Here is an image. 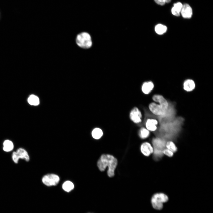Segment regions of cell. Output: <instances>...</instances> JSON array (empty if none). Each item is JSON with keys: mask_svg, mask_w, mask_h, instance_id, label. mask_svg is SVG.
I'll return each instance as SVG.
<instances>
[{"mask_svg": "<svg viewBox=\"0 0 213 213\" xmlns=\"http://www.w3.org/2000/svg\"><path fill=\"white\" fill-rule=\"evenodd\" d=\"M117 161L113 156L109 154L102 155L97 162V166L101 171H104L108 167L107 174L109 177L114 175V171L117 166Z\"/></svg>", "mask_w": 213, "mask_h": 213, "instance_id": "1", "label": "cell"}, {"mask_svg": "<svg viewBox=\"0 0 213 213\" xmlns=\"http://www.w3.org/2000/svg\"><path fill=\"white\" fill-rule=\"evenodd\" d=\"M168 196L163 193H158L154 194L151 199V203L153 208L157 210L162 209L163 204L168 201Z\"/></svg>", "mask_w": 213, "mask_h": 213, "instance_id": "2", "label": "cell"}, {"mask_svg": "<svg viewBox=\"0 0 213 213\" xmlns=\"http://www.w3.org/2000/svg\"><path fill=\"white\" fill-rule=\"evenodd\" d=\"M76 42L80 47L87 49L90 48L92 45V41L90 35L86 32L79 34L77 36Z\"/></svg>", "mask_w": 213, "mask_h": 213, "instance_id": "3", "label": "cell"}, {"mask_svg": "<svg viewBox=\"0 0 213 213\" xmlns=\"http://www.w3.org/2000/svg\"><path fill=\"white\" fill-rule=\"evenodd\" d=\"M59 180V178L57 175L54 174H49L43 177L42 181L47 186H54L58 183Z\"/></svg>", "mask_w": 213, "mask_h": 213, "instance_id": "4", "label": "cell"}, {"mask_svg": "<svg viewBox=\"0 0 213 213\" xmlns=\"http://www.w3.org/2000/svg\"><path fill=\"white\" fill-rule=\"evenodd\" d=\"M129 117L130 120L134 123L138 124L142 121L141 113L137 107H134L131 110Z\"/></svg>", "mask_w": 213, "mask_h": 213, "instance_id": "5", "label": "cell"}, {"mask_svg": "<svg viewBox=\"0 0 213 213\" xmlns=\"http://www.w3.org/2000/svg\"><path fill=\"white\" fill-rule=\"evenodd\" d=\"M150 111L154 114L157 115H163L166 112L167 110L162 108L159 104L152 102L149 105Z\"/></svg>", "mask_w": 213, "mask_h": 213, "instance_id": "6", "label": "cell"}, {"mask_svg": "<svg viewBox=\"0 0 213 213\" xmlns=\"http://www.w3.org/2000/svg\"><path fill=\"white\" fill-rule=\"evenodd\" d=\"M141 150L142 153L146 156H149L154 151V149L151 144L146 142L143 143L141 147Z\"/></svg>", "mask_w": 213, "mask_h": 213, "instance_id": "7", "label": "cell"}, {"mask_svg": "<svg viewBox=\"0 0 213 213\" xmlns=\"http://www.w3.org/2000/svg\"><path fill=\"white\" fill-rule=\"evenodd\" d=\"M180 12L184 18H190L192 15V9L189 5L185 4L183 5Z\"/></svg>", "mask_w": 213, "mask_h": 213, "instance_id": "8", "label": "cell"}, {"mask_svg": "<svg viewBox=\"0 0 213 213\" xmlns=\"http://www.w3.org/2000/svg\"><path fill=\"white\" fill-rule=\"evenodd\" d=\"M153 100L159 103V105L163 108L167 110L168 104L166 100L162 95H155L152 97Z\"/></svg>", "mask_w": 213, "mask_h": 213, "instance_id": "9", "label": "cell"}, {"mask_svg": "<svg viewBox=\"0 0 213 213\" xmlns=\"http://www.w3.org/2000/svg\"><path fill=\"white\" fill-rule=\"evenodd\" d=\"M17 156L20 159H23L26 162L30 160V157L27 151L23 148H20L16 151Z\"/></svg>", "mask_w": 213, "mask_h": 213, "instance_id": "10", "label": "cell"}, {"mask_svg": "<svg viewBox=\"0 0 213 213\" xmlns=\"http://www.w3.org/2000/svg\"><path fill=\"white\" fill-rule=\"evenodd\" d=\"M154 87V84L152 82H146L143 84L141 87V90L144 94H147L151 91Z\"/></svg>", "mask_w": 213, "mask_h": 213, "instance_id": "11", "label": "cell"}, {"mask_svg": "<svg viewBox=\"0 0 213 213\" xmlns=\"http://www.w3.org/2000/svg\"><path fill=\"white\" fill-rule=\"evenodd\" d=\"M157 121L154 119H148L146 123V128L149 131H154L157 129Z\"/></svg>", "mask_w": 213, "mask_h": 213, "instance_id": "12", "label": "cell"}, {"mask_svg": "<svg viewBox=\"0 0 213 213\" xmlns=\"http://www.w3.org/2000/svg\"><path fill=\"white\" fill-rule=\"evenodd\" d=\"M195 87L194 81L191 79H188L185 80L183 84L184 89L187 91H192Z\"/></svg>", "mask_w": 213, "mask_h": 213, "instance_id": "13", "label": "cell"}, {"mask_svg": "<svg viewBox=\"0 0 213 213\" xmlns=\"http://www.w3.org/2000/svg\"><path fill=\"white\" fill-rule=\"evenodd\" d=\"M182 6L183 4L180 2L174 4V6L172 7L171 9V12L172 14L176 16H179Z\"/></svg>", "mask_w": 213, "mask_h": 213, "instance_id": "14", "label": "cell"}, {"mask_svg": "<svg viewBox=\"0 0 213 213\" xmlns=\"http://www.w3.org/2000/svg\"><path fill=\"white\" fill-rule=\"evenodd\" d=\"M14 148L13 143L10 140H6L3 143V149L5 152H9L12 151Z\"/></svg>", "mask_w": 213, "mask_h": 213, "instance_id": "15", "label": "cell"}, {"mask_svg": "<svg viewBox=\"0 0 213 213\" xmlns=\"http://www.w3.org/2000/svg\"><path fill=\"white\" fill-rule=\"evenodd\" d=\"M167 29V27L165 25L160 24L157 25L155 28L156 32L159 35H162L165 33Z\"/></svg>", "mask_w": 213, "mask_h": 213, "instance_id": "16", "label": "cell"}, {"mask_svg": "<svg viewBox=\"0 0 213 213\" xmlns=\"http://www.w3.org/2000/svg\"><path fill=\"white\" fill-rule=\"evenodd\" d=\"M103 132L102 130L99 128H94L92 132V135L94 139H98L100 138L103 135Z\"/></svg>", "mask_w": 213, "mask_h": 213, "instance_id": "17", "label": "cell"}, {"mask_svg": "<svg viewBox=\"0 0 213 213\" xmlns=\"http://www.w3.org/2000/svg\"><path fill=\"white\" fill-rule=\"evenodd\" d=\"M62 187L64 191L67 192H69L74 188V185L71 182L69 181H67L63 183Z\"/></svg>", "mask_w": 213, "mask_h": 213, "instance_id": "18", "label": "cell"}, {"mask_svg": "<svg viewBox=\"0 0 213 213\" xmlns=\"http://www.w3.org/2000/svg\"><path fill=\"white\" fill-rule=\"evenodd\" d=\"M28 102L31 105L36 106L39 104V100L37 96L34 95H31L29 97Z\"/></svg>", "mask_w": 213, "mask_h": 213, "instance_id": "19", "label": "cell"}, {"mask_svg": "<svg viewBox=\"0 0 213 213\" xmlns=\"http://www.w3.org/2000/svg\"><path fill=\"white\" fill-rule=\"evenodd\" d=\"M149 135V131L146 128H141L139 131V136L142 138L144 139L148 137Z\"/></svg>", "mask_w": 213, "mask_h": 213, "instance_id": "20", "label": "cell"}, {"mask_svg": "<svg viewBox=\"0 0 213 213\" xmlns=\"http://www.w3.org/2000/svg\"><path fill=\"white\" fill-rule=\"evenodd\" d=\"M166 148L171 151L173 153L177 151V148L175 143L172 141H168L166 144Z\"/></svg>", "mask_w": 213, "mask_h": 213, "instance_id": "21", "label": "cell"}, {"mask_svg": "<svg viewBox=\"0 0 213 213\" xmlns=\"http://www.w3.org/2000/svg\"><path fill=\"white\" fill-rule=\"evenodd\" d=\"M163 153L169 157H172L173 155V152L167 148L164 149L163 150Z\"/></svg>", "mask_w": 213, "mask_h": 213, "instance_id": "22", "label": "cell"}, {"mask_svg": "<svg viewBox=\"0 0 213 213\" xmlns=\"http://www.w3.org/2000/svg\"><path fill=\"white\" fill-rule=\"evenodd\" d=\"M12 159L13 161L15 163L17 164L18 163L19 159L17 156L16 151L13 152L12 154Z\"/></svg>", "mask_w": 213, "mask_h": 213, "instance_id": "23", "label": "cell"}, {"mask_svg": "<svg viewBox=\"0 0 213 213\" xmlns=\"http://www.w3.org/2000/svg\"><path fill=\"white\" fill-rule=\"evenodd\" d=\"M154 1L157 4L161 5H164L166 3L165 0H154Z\"/></svg>", "mask_w": 213, "mask_h": 213, "instance_id": "24", "label": "cell"}, {"mask_svg": "<svg viewBox=\"0 0 213 213\" xmlns=\"http://www.w3.org/2000/svg\"><path fill=\"white\" fill-rule=\"evenodd\" d=\"M171 0H165L166 3H169L170 1Z\"/></svg>", "mask_w": 213, "mask_h": 213, "instance_id": "25", "label": "cell"}]
</instances>
